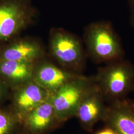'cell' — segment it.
Masks as SVG:
<instances>
[{"label":"cell","instance_id":"cell-13","mask_svg":"<svg viewBox=\"0 0 134 134\" xmlns=\"http://www.w3.org/2000/svg\"><path fill=\"white\" fill-rule=\"evenodd\" d=\"M20 125L10 105L0 106V134H19Z\"/></svg>","mask_w":134,"mask_h":134},{"label":"cell","instance_id":"cell-1","mask_svg":"<svg viewBox=\"0 0 134 134\" xmlns=\"http://www.w3.org/2000/svg\"><path fill=\"white\" fill-rule=\"evenodd\" d=\"M82 39L87 58L94 63L105 64L124 59L121 40L110 21L99 20L88 24Z\"/></svg>","mask_w":134,"mask_h":134},{"label":"cell","instance_id":"cell-8","mask_svg":"<svg viewBox=\"0 0 134 134\" xmlns=\"http://www.w3.org/2000/svg\"><path fill=\"white\" fill-rule=\"evenodd\" d=\"M81 75L68 71L49 60L46 57L34 63L32 80L53 93L68 81Z\"/></svg>","mask_w":134,"mask_h":134},{"label":"cell","instance_id":"cell-4","mask_svg":"<svg viewBox=\"0 0 134 134\" xmlns=\"http://www.w3.org/2000/svg\"><path fill=\"white\" fill-rule=\"evenodd\" d=\"M37 14L31 0H0V44L21 35Z\"/></svg>","mask_w":134,"mask_h":134},{"label":"cell","instance_id":"cell-5","mask_svg":"<svg viewBox=\"0 0 134 134\" xmlns=\"http://www.w3.org/2000/svg\"><path fill=\"white\" fill-rule=\"evenodd\" d=\"M96 85L94 76L81 75L51 94L50 100L62 124L75 117L82 99Z\"/></svg>","mask_w":134,"mask_h":134},{"label":"cell","instance_id":"cell-9","mask_svg":"<svg viewBox=\"0 0 134 134\" xmlns=\"http://www.w3.org/2000/svg\"><path fill=\"white\" fill-rule=\"evenodd\" d=\"M62 124L49 97L21 121L19 134H47Z\"/></svg>","mask_w":134,"mask_h":134},{"label":"cell","instance_id":"cell-6","mask_svg":"<svg viewBox=\"0 0 134 134\" xmlns=\"http://www.w3.org/2000/svg\"><path fill=\"white\" fill-rule=\"evenodd\" d=\"M46 57L45 47L38 39L20 35L0 44V61L34 63Z\"/></svg>","mask_w":134,"mask_h":134},{"label":"cell","instance_id":"cell-2","mask_svg":"<svg viewBox=\"0 0 134 134\" xmlns=\"http://www.w3.org/2000/svg\"><path fill=\"white\" fill-rule=\"evenodd\" d=\"M48 51L60 67L83 75L87 57L82 39L62 27H53L49 36Z\"/></svg>","mask_w":134,"mask_h":134},{"label":"cell","instance_id":"cell-16","mask_svg":"<svg viewBox=\"0 0 134 134\" xmlns=\"http://www.w3.org/2000/svg\"><path fill=\"white\" fill-rule=\"evenodd\" d=\"M94 134H116V133L111 128L105 126L104 128L97 131Z\"/></svg>","mask_w":134,"mask_h":134},{"label":"cell","instance_id":"cell-15","mask_svg":"<svg viewBox=\"0 0 134 134\" xmlns=\"http://www.w3.org/2000/svg\"><path fill=\"white\" fill-rule=\"evenodd\" d=\"M129 8L130 22L134 28V0H127Z\"/></svg>","mask_w":134,"mask_h":134},{"label":"cell","instance_id":"cell-3","mask_svg":"<svg viewBox=\"0 0 134 134\" xmlns=\"http://www.w3.org/2000/svg\"><path fill=\"white\" fill-rule=\"evenodd\" d=\"M94 77L108 104L125 98L134 91V65L124 59L99 67Z\"/></svg>","mask_w":134,"mask_h":134},{"label":"cell","instance_id":"cell-12","mask_svg":"<svg viewBox=\"0 0 134 134\" xmlns=\"http://www.w3.org/2000/svg\"><path fill=\"white\" fill-rule=\"evenodd\" d=\"M34 63L0 61V79L12 90L32 80Z\"/></svg>","mask_w":134,"mask_h":134},{"label":"cell","instance_id":"cell-11","mask_svg":"<svg viewBox=\"0 0 134 134\" xmlns=\"http://www.w3.org/2000/svg\"><path fill=\"white\" fill-rule=\"evenodd\" d=\"M105 102L96 84L83 98L76 112L75 117L83 129L92 132L94 125L102 120L107 107Z\"/></svg>","mask_w":134,"mask_h":134},{"label":"cell","instance_id":"cell-14","mask_svg":"<svg viewBox=\"0 0 134 134\" xmlns=\"http://www.w3.org/2000/svg\"><path fill=\"white\" fill-rule=\"evenodd\" d=\"M10 90L0 79V106L4 105V103L9 99Z\"/></svg>","mask_w":134,"mask_h":134},{"label":"cell","instance_id":"cell-10","mask_svg":"<svg viewBox=\"0 0 134 134\" xmlns=\"http://www.w3.org/2000/svg\"><path fill=\"white\" fill-rule=\"evenodd\" d=\"M102 121L116 134H134V101L125 98L108 104Z\"/></svg>","mask_w":134,"mask_h":134},{"label":"cell","instance_id":"cell-7","mask_svg":"<svg viewBox=\"0 0 134 134\" xmlns=\"http://www.w3.org/2000/svg\"><path fill=\"white\" fill-rule=\"evenodd\" d=\"M51 94L31 80L10 90V107L20 122L29 112L48 100Z\"/></svg>","mask_w":134,"mask_h":134}]
</instances>
